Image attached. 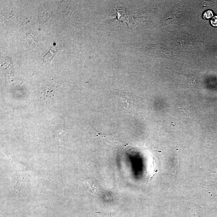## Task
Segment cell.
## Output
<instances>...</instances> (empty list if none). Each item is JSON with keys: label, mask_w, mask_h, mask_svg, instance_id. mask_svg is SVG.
<instances>
[{"label": "cell", "mask_w": 217, "mask_h": 217, "mask_svg": "<svg viewBox=\"0 0 217 217\" xmlns=\"http://www.w3.org/2000/svg\"><path fill=\"white\" fill-rule=\"evenodd\" d=\"M117 102L125 111L132 113L140 108L142 99L131 92L117 90L115 92Z\"/></svg>", "instance_id": "cell-1"}, {"label": "cell", "mask_w": 217, "mask_h": 217, "mask_svg": "<svg viewBox=\"0 0 217 217\" xmlns=\"http://www.w3.org/2000/svg\"><path fill=\"white\" fill-rule=\"evenodd\" d=\"M56 92L53 87H43L40 89V98L44 101H48L53 99Z\"/></svg>", "instance_id": "cell-2"}, {"label": "cell", "mask_w": 217, "mask_h": 217, "mask_svg": "<svg viewBox=\"0 0 217 217\" xmlns=\"http://www.w3.org/2000/svg\"><path fill=\"white\" fill-rule=\"evenodd\" d=\"M57 51V48H54L53 46L51 47L49 51L43 57L42 63L47 64L50 63L55 54Z\"/></svg>", "instance_id": "cell-3"}, {"label": "cell", "mask_w": 217, "mask_h": 217, "mask_svg": "<svg viewBox=\"0 0 217 217\" xmlns=\"http://www.w3.org/2000/svg\"><path fill=\"white\" fill-rule=\"evenodd\" d=\"M213 16L212 11L210 10L205 12L204 14H203V17L204 19H208L212 18Z\"/></svg>", "instance_id": "cell-4"}, {"label": "cell", "mask_w": 217, "mask_h": 217, "mask_svg": "<svg viewBox=\"0 0 217 217\" xmlns=\"http://www.w3.org/2000/svg\"><path fill=\"white\" fill-rule=\"evenodd\" d=\"M211 23L214 27H217V16H215L211 19Z\"/></svg>", "instance_id": "cell-5"}]
</instances>
